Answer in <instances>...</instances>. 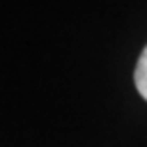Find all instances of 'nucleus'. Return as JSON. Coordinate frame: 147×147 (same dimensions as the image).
Listing matches in <instances>:
<instances>
[{
  "label": "nucleus",
  "mask_w": 147,
  "mask_h": 147,
  "mask_svg": "<svg viewBox=\"0 0 147 147\" xmlns=\"http://www.w3.org/2000/svg\"><path fill=\"white\" fill-rule=\"evenodd\" d=\"M134 80H136V88H138V92H140V96L143 99H147V46L142 52L140 59H138Z\"/></svg>",
  "instance_id": "f257e3e1"
}]
</instances>
